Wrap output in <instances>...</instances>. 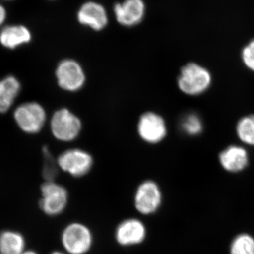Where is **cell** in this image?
Masks as SVG:
<instances>
[{
	"instance_id": "2e32d148",
	"label": "cell",
	"mask_w": 254,
	"mask_h": 254,
	"mask_svg": "<svg viewBox=\"0 0 254 254\" xmlns=\"http://www.w3.org/2000/svg\"><path fill=\"white\" fill-rule=\"evenodd\" d=\"M25 245L24 237L19 232L11 230L0 232V254H21Z\"/></svg>"
},
{
	"instance_id": "603a6c76",
	"label": "cell",
	"mask_w": 254,
	"mask_h": 254,
	"mask_svg": "<svg viewBox=\"0 0 254 254\" xmlns=\"http://www.w3.org/2000/svg\"><path fill=\"white\" fill-rule=\"evenodd\" d=\"M21 254H38L36 253L35 252H33V251H28V252H25V253H23Z\"/></svg>"
},
{
	"instance_id": "44dd1931",
	"label": "cell",
	"mask_w": 254,
	"mask_h": 254,
	"mask_svg": "<svg viewBox=\"0 0 254 254\" xmlns=\"http://www.w3.org/2000/svg\"><path fill=\"white\" fill-rule=\"evenodd\" d=\"M242 57L246 66L254 71V40L245 47Z\"/></svg>"
},
{
	"instance_id": "cb8c5ba5",
	"label": "cell",
	"mask_w": 254,
	"mask_h": 254,
	"mask_svg": "<svg viewBox=\"0 0 254 254\" xmlns=\"http://www.w3.org/2000/svg\"><path fill=\"white\" fill-rule=\"evenodd\" d=\"M50 254H64L62 253V252H53V253H52Z\"/></svg>"
},
{
	"instance_id": "9c48e42d",
	"label": "cell",
	"mask_w": 254,
	"mask_h": 254,
	"mask_svg": "<svg viewBox=\"0 0 254 254\" xmlns=\"http://www.w3.org/2000/svg\"><path fill=\"white\" fill-rule=\"evenodd\" d=\"M138 131L143 141L157 143L166 136L167 127L163 118L158 114L146 113L140 118Z\"/></svg>"
},
{
	"instance_id": "e0dca14e",
	"label": "cell",
	"mask_w": 254,
	"mask_h": 254,
	"mask_svg": "<svg viewBox=\"0 0 254 254\" xmlns=\"http://www.w3.org/2000/svg\"><path fill=\"white\" fill-rule=\"evenodd\" d=\"M237 133L241 141L254 146V115L241 119L237 123Z\"/></svg>"
},
{
	"instance_id": "8fae6325",
	"label": "cell",
	"mask_w": 254,
	"mask_h": 254,
	"mask_svg": "<svg viewBox=\"0 0 254 254\" xmlns=\"http://www.w3.org/2000/svg\"><path fill=\"white\" fill-rule=\"evenodd\" d=\"M114 11L120 24L133 26L143 19L145 4L142 0H125L122 4L115 5Z\"/></svg>"
},
{
	"instance_id": "6da1fadb",
	"label": "cell",
	"mask_w": 254,
	"mask_h": 254,
	"mask_svg": "<svg viewBox=\"0 0 254 254\" xmlns=\"http://www.w3.org/2000/svg\"><path fill=\"white\" fill-rule=\"evenodd\" d=\"M211 81L208 70L197 64L190 63L182 68L178 86L185 94L198 95L208 89Z\"/></svg>"
},
{
	"instance_id": "ba28073f",
	"label": "cell",
	"mask_w": 254,
	"mask_h": 254,
	"mask_svg": "<svg viewBox=\"0 0 254 254\" xmlns=\"http://www.w3.org/2000/svg\"><path fill=\"white\" fill-rule=\"evenodd\" d=\"M161 203V191L154 182L145 181L137 189L135 205L140 213L144 215L154 213L160 208Z\"/></svg>"
},
{
	"instance_id": "7402d4cb",
	"label": "cell",
	"mask_w": 254,
	"mask_h": 254,
	"mask_svg": "<svg viewBox=\"0 0 254 254\" xmlns=\"http://www.w3.org/2000/svg\"><path fill=\"white\" fill-rule=\"evenodd\" d=\"M6 10H5L4 8L0 4V26L3 24V23L4 22L5 20H6Z\"/></svg>"
},
{
	"instance_id": "30bf717a",
	"label": "cell",
	"mask_w": 254,
	"mask_h": 254,
	"mask_svg": "<svg viewBox=\"0 0 254 254\" xmlns=\"http://www.w3.org/2000/svg\"><path fill=\"white\" fill-rule=\"evenodd\" d=\"M146 235L144 225L137 219H128L118 225L115 237L120 245L128 247L141 243Z\"/></svg>"
},
{
	"instance_id": "5bb4252c",
	"label": "cell",
	"mask_w": 254,
	"mask_h": 254,
	"mask_svg": "<svg viewBox=\"0 0 254 254\" xmlns=\"http://www.w3.org/2000/svg\"><path fill=\"white\" fill-rule=\"evenodd\" d=\"M31 31L21 25L6 26L0 32V43L9 50H14L31 41Z\"/></svg>"
},
{
	"instance_id": "9a60e30c",
	"label": "cell",
	"mask_w": 254,
	"mask_h": 254,
	"mask_svg": "<svg viewBox=\"0 0 254 254\" xmlns=\"http://www.w3.org/2000/svg\"><path fill=\"white\" fill-rule=\"evenodd\" d=\"M21 90V83L14 76L9 75L0 80V113L11 109Z\"/></svg>"
},
{
	"instance_id": "3957f363",
	"label": "cell",
	"mask_w": 254,
	"mask_h": 254,
	"mask_svg": "<svg viewBox=\"0 0 254 254\" xmlns=\"http://www.w3.org/2000/svg\"><path fill=\"white\" fill-rule=\"evenodd\" d=\"M53 136L61 141H71L79 134L81 123L69 110L63 108L55 112L50 123Z\"/></svg>"
},
{
	"instance_id": "8992f818",
	"label": "cell",
	"mask_w": 254,
	"mask_h": 254,
	"mask_svg": "<svg viewBox=\"0 0 254 254\" xmlns=\"http://www.w3.org/2000/svg\"><path fill=\"white\" fill-rule=\"evenodd\" d=\"M56 77L63 89L71 92L81 89L86 80L81 65L73 60H64L58 64Z\"/></svg>"
},
{
	"instance_id": "d6986e66",
	"label": "cell",
	"mask_w": 254,
	"mask_h": 254,
	"mask_svg": "<svg viewBox=\"0 0 254 254\" xmlns=\"http://www.w3.org/2000/svg\"><path fill=\"white\" fill-rule=\"evenodd\" d=\"M43 153L44 155V165H43V172H42L43 178L47 182H54L55 178L58 175V167L59 166H58V161H55L47 147L43 148Z\"/></svg>"
},
{
	"instance_id": "ac0fdd59",
	"label": "cell",
	"mask_w": 254,
	"mask_h": 254,
	"mask_svg": "<svg viewBox=\"0 0 254 254\" xmlns=\"http://www.w3.org/2000/svg\"><path fill=\"white\" fill-rule=\"evenodd\" d=\"M231 254H254V239L249 235H241L232 242Z\"/></svg>"
},
{
	"instance_id": "7a4b0ae2",
	"label": "cell",
	"mask_w": 254,
	"mask_h": 254,
	"mask_svg": "<svg viewBox=\"0 0 254 254\" xmlns=\"http://www.w3.org/2000/svg\"><path fill=\"white\" fill-rule=\"evenodd\" d=\"M14 118L21 131L28 134H35L44 127L46 112L39 103L26 102L15 109Z\"/></svg>"
},
{
	"instance_id": "4fadbf2b",
	"label": "cell",
	"mask_w": 254,
	"mask_h": 254,
	"mask_svg": "<svg viewBox=\"0 0 254 254\" xmlns=\"http://www.w3.org/2000/svg\"><path fill=\"white\" fill-rule=\"evenodd\" d=\"M219 159L222 168L231 173L242 171L247 166L249 162L247 150L237 145H231L224 150Z\"/></svg>"
},
{
	"instance_id": "5b68a950",
	"label": "cell",
	"mask_w": 254,
	"mask_h": 254,
	"mask_svg": "<svg viewBox=\"0 0 254 254\" xmlns=\"http://www.w3.org/2000/svg\"><path fill=\"white\" fill-rule=\"evenodd\" d=\"M63 244L71 254H84L91 249L93 236L89 229L80 223H72L64 229Z\"/></svg>"
},
{
	"instance_id": "52a82bcc",
	"label": "cell",
	"mask_w": 254,
	"mask_h": 254,
	"mask_svg": "<svg viewBox=\"0 0 254 254\" xmlns=\"http://www.w3.org/2000/svg\"><path fill=\"white\" fill-rule=\"evenodd\" d=\"M58 164L64 171L73 177H79L90 171L93 165V158L84 150H68L60 155Z\"/></svg>"
},
{
	"instance_id": "ffe728a7",
	"label": "cell",
	"mask_w": 254,
	"mask_h": 254,
	"mask_svg": "<svg viewBox=\"0 0 254 254\" xmlns=\"http://www.w3.org/2000/svg\"><path fill=\"white\" fill-rule=\"evenodd\" d=\"M182 129L190 136H197L203 130V123L196 114L186 115L181 123Z\"/></svg>"
},
{
	"instance_id": "7c38bea8",
	"label": "cell",
	"mask_w": 254,
	"mask_h": 254,
	"mask_svg": "<svg viewBox=\"0 0 254 254\" xmlns=\"http://www.w3.org/2000/svg\"><path fill=\"white\" fill-rule=\"evenodd\" d=\"M78 21L95 31L103 29L108 23V16L104 7L98 3L87 2L78 12Z\"/></svg>"
},
{
	"instance_id": "277c9868",
	"label": "cell",
	"mask_w": 254,
	"mask_h": 254,
	"mask_svg": "<svg viewBox=\"0 0 254 254\" xmlns=\"http://www.w3.org/2000/svg\"><path fill=\"white\" fill-rule=\"evenodd\" d=\"M40 206L45 213L55 216L63 213L68 202V192L64 187L54 182H46L41 186Z\"/></svg>"
}]
</instances>
